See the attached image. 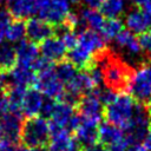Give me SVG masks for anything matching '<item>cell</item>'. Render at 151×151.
I'll return each instance as SVG.
<instances>
[{"label":"cell","mask_w":151,"mask_h":151,"mask_svg":"<svg viewBox=\"0 0 151 151\" xmlns=\"http://www.w3.org/2000/svg\"><path fill=\"white\" fill-rule=\"evenodd\" d=\"M127 151H147V150L143 144H136V145H130Z\"/></svg>","instance_id":"36"},{"label":"cell","mask_w":151,"mask_h":151,"mask_svg":"<svg viewBox=\"0 0 151 151\" xmlns=\"http://www.w3.org/2000/svg\"><path fill=\"white\" fill-rule=\"evenodd\" d=\"M0 1H1V2H9L11 0H0Z\"/></svg>","instance_id":"41"},{"label":"cell","mask_w":151,"mask_h":151,"mask_svg":"<svg viewBox=\"0 0 151 151\" xmlns=\"http://www.w3.org/2000/svg\"><path fill=\"white\" fill-rule=\"evenodd\" d=\"M55 27L40 18H28L26 20L27 39L34 44H40L51 35H54Z\"/></svg>","instance_id":"9"},{"label":"cell","mask_w":151,"mask_h":151,"mask_svg":"<svg viewBox=\"0 0 151 151\" xmlns=\"http://www.w3.org/2000/svg\"><path fill=\"white\" fill-rule=\"evenodd\" d=\"M8 81L9 85L15 86H22V87H33L37 80V73L29 68L15 65L8 73Z\"/></svg>","instance_id":"18"},{"label":"cell","mask_w":151,"mask_h":151,"mask_svg":"<svg viewBox=\"0 0 151 151\" xmlns=\"http://www.w3.org/2000/svg\"><path fill=\"white\" fill-rule=\"evenodd\" d=\"M138 41L140 45V50H143L146 53V55L149 57V59L151 60V28H149L144 33L139 34Z\"/></svg>","instance_id":"28"},{"label":"cell","mask_w":151,"mask_h":151,"mask_svg":"<svg viewBox=\"0 0 151 151\" xmlns=\"http://www.w3.org/2000/svg\"><path fill=\"white\" fill-rule=\"evenodd\" d=\"M80 18L83 20V24L87 25L91 29H93L96 32L100 31V28L104 24V20H105V17L97 8H91V7L84 8L81 11Z\"/></svg>","instance_id":"23"},{"label":"cell","mask_w":151,"mask_h":151,"mask_svg":"<svg viewBox=\"0 0 151 151\" xmlns=\"http://www.w3.org/2000/svg\"><path fill=\"white\" fill-rule=\"evenodd\" d=\"M100 122L91 118L83 117L80 114V122L74 130V138L81 146L98 142V126Z\"/></svg>","instance_id":"11"},{"label":"cell","mask_w":151,"mask_h":151,"mask_svg":"<svg viewBox=\"0 0 151 151\" xmlns=\"http://www.w3.org/2000/svg\"><path fill=\"white\" fill-rule=\"evenodd\" d=\"M96 63L101 70L104 85L116 93H127V87L133 70L107 48L96 57Z\"/></svg>","instance_id":"1"},{"label":"cell","mask_w":151,"mask_h":151,"mask_svg":"<svg viewBox=\"0 0 151 151\" xmlns=\"http://www.w3.org/2000/svg\"><path fill=\"white\" fill-rule=\"evenodd\" d=\"M12 20V15L9 14L8 9H0V42L4 41L6 29Z\"/></svg>","instance_id":"29"},{"label":"cell","mask_w":151,"mask_h":151,"mask_svg":"<svg viewBox=\"0 0 151 151\" xmlns=\"http://www.w3.org/2000/svg\"><path fill=\"white\" fill-rule=\"evenodd\" d=\"M17 65L15 47L11 42H0V71L8 73Z\"/></svg>","instance_id":"21"},{"label":"cell","mask_w":151,"mask_h":151,"mask_svg":"<svg viewBox=\"0 0 151 151\" xmlns=\"http://www.w3.org/2000/svg\"><path fill=\"white\" fill-rule=\"evenodd\" d=\"M15 53L17 65L24 67L32 68V65L39 58V48L37 44L29 41L28 39H22L18 42V45L15 46Z\"/></svg>","instance_id":"15"},{"label":"cell","mask_w":151,"mask_h":151,"mask_svg":"<svg viewBox=\"0 0 151 151\" xmlns=\"http://www.w3.org/2000/svg\"><path fill=\"white\" fill-rule=\"evenodd\" d=\"M7 112H8V100H7V97L5 93V94L0 96V118L2 116H5Z\"/></svg>","instance_id":"33"},{"label":"cell","mask_w":151,"mask_h":151,"mask_svg":"<svg viewBox=\"0 0 151 151\" xmlns=\"http://www.w3.org/2000/svg\"><path fill=\"white\" fill-rule=\"evenodd\" d=\"M70 12V2L67 0H47L39 9L38 18L58 27L64 22Z\"/></svg>","instance_id":"6"},{"label":"cell","mask_w":151,"mask_h":151,"mask_svg":"<svg viewBox=\"0 0 151 151\" xmlns=\"http://www.w3.org/2000/svg\"><path fill=\"white\" fill-rule=\"evenodd\" d=\"M98 140L106 146H111L124 140V131L112 123H109L106 120L100 122L98 126Z\"/></svg>","instance_id":"19"},{"label":"cell","mask_w":151,"mask_h":151,"mask_svg":"<svg viewBox=\"0 0 151 151\" xmlns=\"http://www.w3.org/2000/svg\"><path fill=\"white\" fill-rule=\"evenodd\" d=\"M26 35V21L13 18L6 29L5 38L8 42H19Z\"/></svg>","instance_id":"22"},{"label":"cell","mask_w":151,"mask_h":151,"mask_svg":"<svg viewBox=\"0 0 151 151\" xmlns=\"http://www.w3.org/2000/svg\"><path fill=\"white\" fill-rule=\"evenodd\" d=\"M55 103L57 100L54 99H51V98H45L44 99V103H42V106H41V110H40V114L42 116V118L45 119H50L53 110H54V106H55Z\"/></svg>","instance_id":"30"},{"label":"cell","mask_w":151,"mask_h":151,"mask_svg":"<svg viewBox=\"0 0 151 151\" xmlns=\"http://www.w3.org/2000/svg\"><path fill=\"white\" fill-rule=\"evenodd\" d=\"M39 53L41 57L46 58L47 60L54 63V61H61L65 59L67 54V48L61 40L59 35H51L44 41L39 44Z\"/></svg>","instance_id":"10"},{"label":"cell","mask_w":151,"mask_h":151,"mask_svg":"<svg viewBox=\"0 0 151 151\" xmlns=\"http://www.w3.org/2000/svg\"><path fill=\"white\" fill-rule=\"evenodd\" d=\"M125 24L127 29L133 34H142L151 28V15L140 8H136L126 15Z\"/></svg>","instance_id":"17"},{"label":"cell","mask_w":151,"mask_h":151,"mask_svg":"<svg viewBox=\"0 0 151 151\" xmlns=\"http://www.w3.org/2000/svg\"><path fill=\"white\" fill-rule=\"evenodd\" d=\"M127 93L139 104L149 105L151 101V60L143 63L133 70Z\"/></svg>","instance_id":"4"},{"label":"cell","mask_w":151,"mask_h":151,"mask_svg":"<svg viewBox=\"0 0 151 151\" xmlns=\"http://www.w3.org/2000/svg\"><path fill=\"white\" fill-rule=\"evenodd\" d=\"M46 1L47 0H11L8 2V12L12 18L25 20L33 14H38Z\"/></svg>","instance_id":"13"},{"label":"cell","mask_w":151,"mask_h":151,"mask_svg":"<svg viewBox=\"0 0 151 151\" xmlns=\"http://www.w3.org/2000/svg\"><path fill=\"white\" fill-rule=\"evenodd\" d=\"M116 41L119 46L126 48L132 54H138L140 52V45H139L138 38H136L134 34L129 29H123L116 37Z\"/></svg>","instance_id":"26"},{"label":"cell","mask_w":151,"mask_h":151,"mask_svg":"<svg viewBox=\"0 0 151 151\" xmlns=\"http://www.w3.org/2000/svg\"><path fill=\"white\" fill-rule=\"evenodd\" d=\"M146 110H147V114H149L150 123H151V105H146Z\"/></svg>","instance_id":"38"},{"label":"cell","mask_w":151,"mask_h":151,"mask_svg":"<svg viewBox=\"0 0 151 151\" xmlns=\"http://www.w3.org/2000/svg\"><path fill=\"white\" fill-rule=\"evenodd\" d=\"M22 122V117L19 114L7 112L2 116L0 118V140L13 145L20 143Z\"/></svg>","instance_id":"8"},{"label":"cell","mask_w":151,"mask_h":151,"mask_svg":"<svg viewBox=\"0 0 151 151\" xmlns=\"http://www.w3.org/2000/svg\"><path fill=\"white\" fill-rule=\"evenodd\" d=\"M68 2H73V4H77V2H79L80 0H67Z\"/></svg>","instance_id":"40"},{"label":"cell","mask_w":151,"mask_h":151,"mask_svg":"<svg viewBox=\"0 0 151 151\" xmlns=\"http://www.w3.org/2000/svg\"><path fill=\"white\" fill-rule=\"evenodd\" d=\"M76 107H77V111L79 112V114H81L83 117L101 122V117H103V112H104V105L94 96L93 92L84 94L80 98V100Z\"/></svg>","instance_id":"14"},{"label":"cell","mask_w":151,"mask_h":151,"mask_svg":"<svg viewBox=\"0 0 151 151\" xmlns=\"http://www.w3.org/2000/svg\"><path fill=\"white\" fill-rule=\"evenodd\" d=\"M15 150H17V146H14L13 144L0 140V151H15Z\"/></svg>","instance_id":"34"},{"label":"cell","mask_w":151,"mask_h":151,"mask_svg":"<svg viewBox=\"0 0 151 151\" xmlns=\"http://www.w3.org/2000/svg\"><path fill=\"white\" fill-rule=\"evenodd\" d=\"M136 106V100L129 93H118L116 98L104 106L103 117L106 122L124 129L131 120Z\"/></svg>","instance_id":"3"},{"label":"cell","mask_w":151,"mask_h":151,"mask_svg":"<svg viewBox=\"0 0 151 151\" xmlns=\"http://www.w3.org/2000/svg\"><path fill=\"white\" fill-rule=\"evenodd\" d=\"M54 71H55V74L58 77V79L64 84V86H66L78 73V68L72 63H70L67 59H64V60L59 61L55 65Z\"/></svg>","instance_id":"25"},{"label":"cell","mask_w":151,"mask_h":151,"mask_svg":"<svg viewBox=\"0 0 151 151\" xmlns=\"http://www.w3.org/2000/svg\"><path fill=\"white\" fill-rule=\"evenodd\" d=\"M145 1H146V0H133V2H134V4H137L138 6H140V5H142V4H144Z\"/></svg>","instance_id":"39"},{"label":"cell","mask_w":151,"mask_h":151,"mask_svg":"<svg viewBox=\"0 0 151 151\" xmlns=\"http://www.w3.org/2000/svg\"><path fill=\"white\" fill-rule=\"evenodd\" d=\"M124 29V24L118 18H106L99 31L104 40H112Z\"/></svg>","instance_id":"24"},{"label":"cell","mask_w":151,"mask_h":151,"mask_svg":"<svg viewBox=\"0 0 151 151\" xmlns=\"http://www.w3.org/2000/svg\"><path fill=\"white\" fill-rule=\"evenodd\" d=\"M143 145L146 147V150H147V151H151V129H150V132H149L147 137L145 138V140H144Z\"/></svg>","instance_id":"37"},{"label":"cell","mask_w":151,"mask_h":151,"mask_svg":"<svg viewBox=\"0 0 151 151\" xmlns=\"http://www.w3.org/2000/svg\"><path fill=\"white\" fill-rule=\"evenodd\" d=\"M79 151H107V146L104 145L103 143H100L99 140L85 146H81Z\"/></svg>","instance_id":"31"},{"label":"cell","mask_w":151,"mask_h":151,"mask_svg":"<svg viewBox=\"0 0 151 151\" xmlns=\"http://www.w3.org/2000/svg\"><path fill=\"white\" fill-rule=\"evenodd\" d=\"M34 87L46 98H51L54 100H61L65 93V86L58 79L54 71V66L37 73Z\"/></svg>","instance_id":"5"},{"label":"cell","mask_w":151,"mask_h":151,"mask_svg":"<svg viewBox=\"0 0 151 151\" xmlns=\"http://www.w3.org/2000/svg\"><path fill=\"white\" fill-rule=\"evenodd\" d=\"M129 149V144L126 143V140H122L119 143H116L111 146L107 147V151H127Z\"/></svg>","instance_id":"32"},{"label":"cell","mask_w":151,"mask_h":151,"mask_svg":"<svg viewBox=\"0 0 151 151\" xmlns=\"http://www.w3.org/2000/svg\"><path fill=\"white\" fill-rule=\"evenodd\" d=\"M42 94L35 87H28L25 92L22 104H21V114L26 118L35 117L40 113L42 103H44Z\"/></svg>","instance_id":"16"},{"label":"cell","mask_w":151,"mask_h":151,"mask_svg":"<svg viewBox=\"0 0 151 151\" xmlns=\"http://www.w3.org/2000/svg\"><path fill=\"white\" fill-rule=\"evenodd\" d=\"M74 113H76V110L72 105H70L63 100H57L54 110L50 117L48 123L67 130V125Z\"/></svg>","instance_id":"20"},{"label":"cell","mask_w":151,"mask_h":151,"mask_svg":"<svg viewBox=\"0 0 151 151\" xmlns=\"http://www.w3.org/2000/svg\"><path fill=\"white\" fill-rule=\"evenodd\" d=\"M97 9L105 18H118L124 11V0H101Z\"/></svg>","instance_id":"27"},{"label":"cell","mask_w":151,"mask_h":151,"mask_svg":"<svg viewBox=\"0 0 151 151\" xmlns=\"http://www.w3.org/2000/svg\"><path fill=\"white\" fill-rule=\"evenodd\" d=\"M48 125H50L51 139L47 144L46 151H79L80 150L76 138H73L66 129L55 126L51 123H48Z\"/></svg>","instance_id":"7"},{"label":"cell","mask_w":151,"mask_h":151,"mask_svg":"<svg viewBox=\"0 0 151 151\" xmlns=\"http://www.w3.org/2000/svg\"><path fill=\"white\" fill-rule=\"evenodd\" d=\"M77 45L80 46L81 48L86 50L94 57L99 55L100 53H103L106 50L105 40L103 39V37L98 32H96L91 28H83L78 33Z\"/></svg>","instance_id":"12"},{"label":"cell","mask_w":151,"mask_h":151,"mask_svg":"<svg viewBox=\"0 0 151 151\" xmlns=\"http://www.w3.org/2000/svg\"><path fill=\"white\" fill-rule=\"evenodd\" d=\"M51 139L48 122L39 116L22 122L20 143L25 147H45Z\"/></svg>","instance_id":"2"},{"label":"cell","mask_w":151,"mask_h":151,"mask_svg":"<svg viewBox=\"0 0 151 151\" xmlns=\"http://www.w3.org/2000/svg\"><path fill=\"white\" fill-rule=\"evenodd\" d=\"M81 1H84L91 8H98L99 5H100V2H101V0H81Z\"/></svg>","instance_id":"35"}]
</instances>
